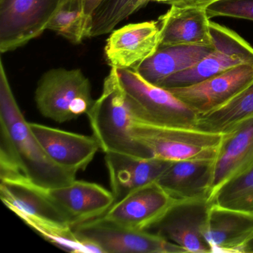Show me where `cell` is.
<instances>
[{"label":"cell","mask_w":253,"mask_h":253,"mask_svg":"<svg viewBox=\"0 0 253 253\" xmlns=\"http://www.w3.org/2000/svg\"><path fill=\"white\" fill-rule=\"evenodd\" d=\"M168 0H139L138 3L137 5V11L146 6L149 2H157L160 3H165Z\"/></svg>","instance_id":"30"},{"label":"cell","mask_w":253,"mask_h":253,"mask_svg":"<svg viewBox=\"0 0 253 253\" xmlns=\"http://www.w3.org/2000/svg\"><path fill=\"white\" fill-rule=\"evenodd\" d=\"M176 201L154 182L117 201L99 217L123 227L149 231Z\"/></svg>","instance_id":"12"},{"label":"cell","mask_w":253,"mask_h":253,"mask_svg":"<svg viewBox=\"0 0 253 253\" xmlns=\"http://www.w3.org/2000/svg\"><path fill=\"white\" fill-rule=\"evenodd\" d=\"M158 18L161 45H194L213 47L210 19L202 7L170 5Z\"/></svg>","instance_id":"17"},{"label":"cell","mask_w":253,"mask_h":253,"mask_svg":"<svg viewBox=\"0 0 253 253\" xmlns=\"http://www.w3.org/2000/svg\"><path fill=\"white\" fill-rule=\"evenodd\" d=\"M138 2H139V1H138ZM137 3H138V2H137Z\"/></svg>","instance_id":"32"},{"label":"cell","mask_w":253,"mask_h":253,"mask_svg":"<svg viewBox=\"0 0 253 253\" xmlns=\"http://www.w3.org/2000/svg\"><path fill=\"white\" fill-rule=\"evenodd\" d=\"M253 168V117L227 132L211 165L210 199L225 185Z\"/></svg>","instance_id":"13"},{"label":"cell","mask_w":253,"mask_h":253,"mask_svg":"<svg viewBox=\"0 0 253 253\" xmlns=\"http://www.w3.org/2000/svg\"><path fill=\"white\" fill-rule=\"evenodd\" d=\"M204 238L211 253H245L253 239V212L210 203Z\"/></svg>","instance_id":"14"},{"label":"cell","mask_w":253,"mask_h":253,"mask_svg":"<svg viewBox=\"0 0 253 253\" xmlns=\"http://www.w3.org/2000/svg\"><path fill=\"white\" fill-rule=\"evenodd\" d=\"M253 253V239L249 243L248 245L247 246L246 248L245 253Z\"/></svg>","instance_id":"31"},{"label":"cell","mask_w":253,"mask_h":253,"mask_svg":"<svg viewBox=\"0 0 253 253\" xmlns=\"http://www.w3.org/2000/svg\"><path fill=\"white\" fill-rule=\"evenodd\" d=\"M35 103L40 113L59 124L86 114L94 100L89 80L81 69H53L38 82Z\"/></svg>","instance_id":"5"},{"label":"cell","mask_w":253,"mask_h":253,"mask_svg":"<svg viewBox=\"0 0 253 253\" xmlns=\"http://www.w3.org/2000/svg\"><path fill=\"white\" fill-rule=\"evenodd\" d=\"M253 84V64H245L193 85L167 89L200 115L224 106Z\"/></svg>","instance_id":"10"},{"label":"cell","mask_w":253,"mask_h":253,"mask_svg":"<svg viewBox=\"0 0 253 253\" xmlns=\"http://www.w3.org/2000/svg\"><path fill=\"white\" fill-rule=\"evenodd\" d=\"M93 136L105 154L118 153L139 158H153L133 137V117L118 69L111 68L100 97L86 113Z\"/></svg>","instance_id":"2"},{"label":"cell","mask_w":253,"mask_h":253,"mask_svg":"<svg viewBox=\"0 0 253 253\" xmlns=\"http://www.w3.org/2000/svg\"><path fill=\"white\" fill-rule=\"evenodd\" d=\"M85 2V9L87 15L92 17L93 13L97 9L103 0H84Z\"/></svg>","instance_id":"29"},{"label":"cell","mask_w":253,"mask_h":253,"mask_svg":"<svg viewBox=\"0 0 253 253\" xmlns=\"http://www.w3.org/2000/svg\"><path fill=\"white\" fill-rule=\"evenodd\" d=\"M161 43L158 20L131 23L111 32L105 46V57L111 68L137 70L156 52Z\"/></svg>","instance_id":"11"},{"label":"cell","mask_w":253,"mask_h":253,"mask_svg":"<svg viewBox=\"0 0 253 253\" xmlns=\"http://www.w3.org/2000/svg\"><path fill=\"white\" fill-rule=\"evenodd\" d=\"M210 205L207 198L176 201L150 229L186 253H210L203 234Z\"/></svg>","instance_id":"9"},{"label":"cell","mask_w":253,"mask_h":253,"mask_svg":"<svg viewBox=\"0 0 253 253\" xmlns=\"http://www.w3.org/2000/svg\"><path fill=\"white\" fill-rule=\"evenodd\" d=\"M133 119L152 125L197 128L198 115L167 88L133 69H118Z\"/></svg>","instance_id":"3"},{"label":"cell","mask_w":253,"mask_h":253,"mask_svg":"<svg viewBox=\"0 0 253 253\" xmlns=\"http://www.w3.org/2000/svg\"><path fill=\"white\" fill-rule=\"evenodd\" d=\"M19 217L45 241L70 253H103L96 244L80 238L72 226L33 216L18 214Z\"/></svg>","instance_id":"24"},{"label":"cell","mask_w":253,"mask_h":253,"mask_svg":"<svg viewBox=\"0 0 253 253\" xmlns=\"http://www.w3.org/2000/svg\"><path fill=\"white\" fill-rule=\"evenodd\" d=\"M213 48L194 45H160L156 52L136 71L151 84L160 85L171 75L193 67Z\"/></svg>","instance_id":"21"},{"label":"cell","mask_w":253,"mask_h":253,"mask_svg":"<svg viewBox=\"0 0 253 253\" xmlns=\"http://www.w3.org/2000/svg\"><path fill=\"white\" fill-rule=\"evenodd\" d=\"M210 203L253 212V168L223 186Z\"/></svg>","instance_id":"26"},{"label":"cell","mask_w":253,"mask_h":253,"mask_svg":"<svg viewBox=\"0 0 253 253\" xmlns=\"http://www.w3.org/2000/svg\"><path fill=\"white\" fill-rule=\"evenodd\" d=\"M212 51L195 66L171 75L159 86L169 88L193 85L245 64H253V47L238 33L210 20Z\"/></svg>","instance_id":"6"},{"label":"cell","mask_w":253,"mask_h":253,"mask_svg":"<svg viewBox=\"0 0 253 253\" xmlns=\"http://www.w3.org/2000/svg\"><path fill=\"white\" fill-rule=\"evenodd\" d=\"M139 0H103L92 14L91 38L107 35L137 11Z\"/></svg>","instance_id":"25"},{"label":"cell","mask_w":253,"mask_h":253,"mask_svg":"<svg viewBox=\"0 0 253 253\" xmlns=\"http://www.w3.org/2000/svg\"><path fill=\"white\" fill-rule=\"evenodd\" d=\"M131 132L153 158L168 161L214 160L223 136L200 128L162 126L134 119Z\"/></svg>","instance_id":"4"},{"label":"cell","mask_w":253,"mask_h":253,"mask_svg":"<svg viewBox=\"0 0 253 253\" xmlns=\"http://www.w3.org/2000/svg\"><path fill=\"white\" fill-rule=\"evenodd\" d=\"M0 198L13 212L71 225L66 214L50 198L45 189L25 177L0 180Z\"/></svg>","instance_id":"19"},{"label":"cell","mask_w":253,"mask_h":253,"mask_svg":"<svg viewBox=\"0 0 253 253\" xmlns=\"http://www.w3.org/2000/svg\"><path fill=\"white\" fill-rule=\"evenodd\" d=\"M45 191L72 226L101 217L115 203L112 191L84 180H75L67 186Z\"/></svg>","instance_id":"16"},{"label":"cell","mask_w":253,"mask_h":253,"mask_svg":"<svg viewBox=\"0 0 253 253\" xmlns=\"http://www.w3.org/2000/svg\"><path fill=\"white\" fill-rule=\"evenodd\" d=\"M214 160L172 161L157 180L175 201L210 199L211 165Z\"/></svg>","instance_id":"20"},{"label":"cell","mask_w":253,"mask_h":253,"mask_svg":"<svg viewBox=\"0 0 253 253\" xmlns=\"http://www.w3.org/2000/svg\"><path fill=\"white\" fill-rule=\"evenodd\" d=\"M61 0H0V52H9L41 36Z\"/></svg>","instance_id":"7"},{"label":"cell","mask_w":253,"mask_h":253,"mask_svg":"<svg viewBox=\"0 0 253 253\" xmlns=\"http://www.w3.org/2000/svg\"><path fill=\"white\" fill-rule=\"evenodd\" d=\"M253 117V84L224 106L198 115V128L214 133L227 132Z\"/></svg>","instance_id":"23"},{"label":"cell","mask_w":253,"mask_h":253,"mask_svg":"<svg viewBox=\"0 0 253 253\" xmlns=\"http://www.w3.org/2000/svg\"><path fill=\"white\" fill-rule=\"evenodd\" d=\"M206 9L210 20L225 17L253 21V0H219Z\"/></svg>","instance_id":"27"},{"label":"cell","mask_w":253,"mask_h":253,"mask_svg":"<svg viewBox=\"0 0 253 253\" xmlns=\"http://www.w3.org/2000/svg\"><path fill=\"white\" fill-rule=\"evenodd\" d=\"M219 0H168L164 4L167 5H186V6L202 7L207 8L209 5Z\"/></svg>","instance_id":"28"},{"label":"cell","mask_w":253,"mask_h":253,"mask_svg":"<svg viewBox=\"0 0 253 253\" xmlns=\"http://www.w3.org/2000/svg\"><path fill=\"white\" fill-rule=\"evenodd\" d=\"M72 228L80 238L96 244L103 253H186L154 232L123 227L100 217Z\"/></svg>","instance_id":"8"},{"label":"cell","mask_w":253,"mask_h":253,"mask_svg":"<svg viewBox=\"0 0 253 253\" xmlns=\"http://www.w3.org/2000/svg\"><path fill=\"white\" fill-rule=\"evenodd\" d=\"M78 171L48 156L26 121L0 63V180L25 177L44 189L67 186Z\"/></svg>","instance_id":"1"},{"label":"cell","mask_w":253,"mask_h":253,"mask_svg":"<svg viewBox=\"0 0 253 253\" xmlns=\"http://www.w3.org/2000/svg\"><path fill=\"white\" fill-rule=\"evenodd\" d=\"M111 189L115 202L138 188L157 182L172 161L158 158H139L118 153H106Z\"/></svg>","instance_id":"18"},{"label":"cell","mask_w":253,"mask_h":253,"mask_svg":"<svg viewBox=\"0 0 253 253\" xmlns=\"http://www.w3.org/2000/svg\"><path fill=\"white\" fill-rule=\"evenodd\" d=\"M45 153L63 168L85 170L100 149L94 136L63 131L36 123H29Z\"/></svg>","instance_id":"15"},{"label":"cell","mask_w":253,"mask_h":253,"mask_svg":"<svg viewBox=\"0 0 253 253\" xmlns=\"http://www.w3.org/2000/svg\"><path fill=\"white\" fill-rule=\"evenodd\" d=\"M92 17L87 15L84 0H61L46 30L52 31L74 44L91 38Z\"/></svg>","instance_id":"22"}]
</instances>
